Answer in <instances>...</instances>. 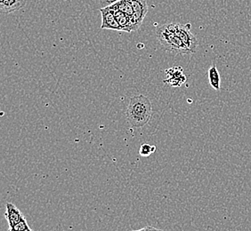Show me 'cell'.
I'll list each match as a JSON object with an SVG mask.
<instances>
[{"label": "cell", "mask_w": 251, "mask_h": 231, "mask_svg": "<svg viewBox=\"0 0 251 231\" xmlns=\"http://www.w3.org/2000/svg\"><path fill=\"white\" fill-rule=\"evenodd\" d=\"M111 7L114 11V15L116 16L117 21L121 26L122 31H126V32L134 31L130 16L126 15L113 5H111Z\"/></svg>", "instance_id": "9"}, {"label": "cell", "mask_w": 251, "mask_h": 231, "mask_svg": "<svg viewBox=\"0 0 251 231\" xmlns=\"http://www.w3.org/2000/svg\"><path fill=\"white\" fill-rule=\"evenodd\" d=\"M156 37L167 52L175 54H191L189 49L175 32L172 23L160 26L156 31Z\"/></svg>", "instance_id": "2"}, {"label": "cell", "mask_w": 251, "mask_h": 231, "mask_svg": "<svg viewBox=\"0 0 251 231\" xmlns=\"http://www.w3.org/2000/svg\"><path fill=\"white\" fill-rule=\"evenodd\" d=\"M208 81L210 86L212 87L213 89L219 91L220 90V81H221V78H220V74L218 72V68L213 64L211 67L209 68L208 71Z\"/></svg>", "instance_id": "10"}, {"label": "cell", "mask_w": 251, "mask_h": 231, "mask_svg": "<svg viewBox=\"0 0 251 231\" xmlns=\"http://www.w3.org/2000/svg\"><path fill=\"white\" fill-rule=\"evenodd\" d=\"M121 0H99V4L101 5V8H105L108 6L116 4L117 2H119Z\"/></svg>", "instance_id": "14"}, {"label": "cell", "mask_w": 251, "mask_h": 231, "mask_svg": "<svg viewBox=\"0 0 251 231\" xmlns=\"http://www.w3.org/2000/svg\"><path fill=\"white\" fill-rule=\"evenodd\" d=\"M167 78L164 83L169 84L170 87H181L186 81L184 70L181 67H174L166 70Z\"/></svg>", "instance_id": "6"}, {"label": "cell", "mask_w": 251, "mask_h": 231, "mask_svg": "<svg viewBox=\"0 0 251 231\" xmlns=\"http://www.w3.org/2000/svg\"><path fill=\"white\" fill-rule=\"evenodd\" d=\"M32 231V230H31V229H30V228H29V229H27V230H25V231Z\"/></svg>", "instance_id": "16"}, {"label": "cell", "mask_w": 251, "mask_h": 231, "mask_svg": "<svg viewBox=\"0 0 251 231\" xmlns=\"http://www.w3.org/2000/svg\"><path fill=\"white\" fill-rule=\"evenodd\" d=\"M9 231H15V230H13V229H10Z\"/></svg>", "instance_id": "18"}, {"label": "cell", "mask_w": 251, "mask_h": 231, "mask_svg": "<svg viewBox=\"0 0 251 231\" xmlns=\"http://www.w3.org/2000/svg\"><path fill=\"white\" fill-rule=\"evenodd\" d=\"M29 227L28 225V223H27V221H26V219H24L23 221H21L19 223H17L16 225H15L14 228H12L13 230H15L16 231H24L25 230H27V229H29Z\"/></svg>", "instance_id": "13"}, {"label": "cell", "mask_w": 251, "mask_h": 231, "mask_svg": "<svg viewBox=\"0 0 251 231\" xmlns=\"http://www.w3.org/2000/svg\"><path fill=\"white\" fill-rule=\"evenodd\" d=\"M133 5V16L131 17L134 30L139 29L145 15L148 12V5L145 0H130Z\"/></svg>", "instance_id": "4"}, {"label": "cell", "mask_w": 251, "mask_h": 231, "mask_svg": "<svg viewBox=\"0 0 251 231\" xmlns=\"http://www.w3.org/2000/svg\"><path fill=\"white\" fill-rule=\"evenodd\" d=\"M100 12L101 14V29H113V30H121V26L119 24L116 19V16L114 15V11L111 6H108L105 8H101Z\"/></svg>", "instance_id": "5"}, {"label": "cell", "mask_w": 251, "mask_h": 231, "mask_svg": "<svg viewBox=\"0 0 251 231\" xmlns=\"http://www.w3.org/2000/svg\"><path fill=\"white\" fill-rule=\"evenodd\" d=\"M172 27L179 39L182 40L184 46L189 49L191 53H195L198 46V40L191 32V24H181L177 23H171Z\"/></svg>", "instance_id": "3"}, {"label": "cell", "mask_w": 251, "mask_h": 231, "mask_svg": "<svg viewBox=\"0 0 251 231\" xmlns=\"http://www.w3.org/2000/svg\"><path fill=\"white\" fill-rule=\"evenodd\" d=\"M151 103L145 95L132 97L126 109V118L132 126L143 127L148 124L151 115Z\"/></svg>", "instance_id": "1"}, {"label": "cell", "mask_w": 251, "mask_h": 231, "mask_svg": "<svg viewBox=\"0 0 251 231\" xmlns=\"http://www.w3.org/2000/svg\"><path fill=\"white\" fill-rule=\"evenodd\" d=\"M113 5L121 12H123L126 15H128L130 17L133 16V5H132L130 0H121Z\"/></svg>", "instance_id": "11"}, {"label": "cell", "mask_w": 251, "mask_h": 231, "mask_svg": "<svg viewBox=\"0 0 251 231\" xmlns=\"http://www.w3.org/2000/svg\"><path fill=\"white\" fill-rule=\"evenodd\" d=\"M156 151V147L155 146H151V145L148 144V143H145V144L141 145L140 149H139V154L142 157H149L151 154L154 153Z\"/></svg>", "instance_id": "12"}, {"label": "cell", "mask_w": 251, "mask_h": 231, "mask_svg": "<svg viewBox=\"0 0 251 231\" xmlns=\"http://www.w3.org/2000/svg\"><path fill=\"white\" fill-rule=\"evenodd\" d=\"M156 230V228L151 226H147L140 230H136V231H154Z\"/></svg>", "instance_id": "15"}, {"label": "cell", "mask_w": 251, "mask_h": 231, "mask_svg": "<svg viewBox=\"0 0 251 231\" xmlns=\"http://www.w3.org/2000/svg\"><path fill=\"white\" fill-rule=\"evenodd\" d=\"M5 209H6L5 213V219L8 222L11 229L14 228L17 223H19L25 218L23 212H21L19 209L12 203H6Z\"/></svg>", "instance_id": "7"}, {"label": "cell", "mask_w": 251, "mask_h": 231, "mask_svg": "<svg viewBox=\"0 0 251 231\" xmlns=\"http://www.w3.org/2000/svg\"><path fill=\"white\" fill-rule=\"evenodd\" d=\"M154 231H163V230H159V229H156V230H155Z\"/></svg>", "instance_id": "17"}, {"label": "cell", "mask_w": 251, "mask_h": 231, "mask_svg": "<svg viewBox=\"0 0 251 231\" xmlns=\"http://www.w3.org/2000/svg\"><path fill=\"white\" fill-rule=\"evenodd\" d=\"M2 1H4V0H0V2H2Z\"/></svg>", "instance_id": "19"}, {"label": "cell", "mask_w": 251, "mask_h": 231, "mask_svg": "<svg viewBox=\"0 0 251 231\" xmlns=\"http://www.w3.org/2000/svg\"><path fill=\"white\" fill-rule=\"evenodd\" d=\"M26 0H4L0 2V12L2 14H11L25 7Z\"/></svg>", "instance_id": "8"}]
</instances>
